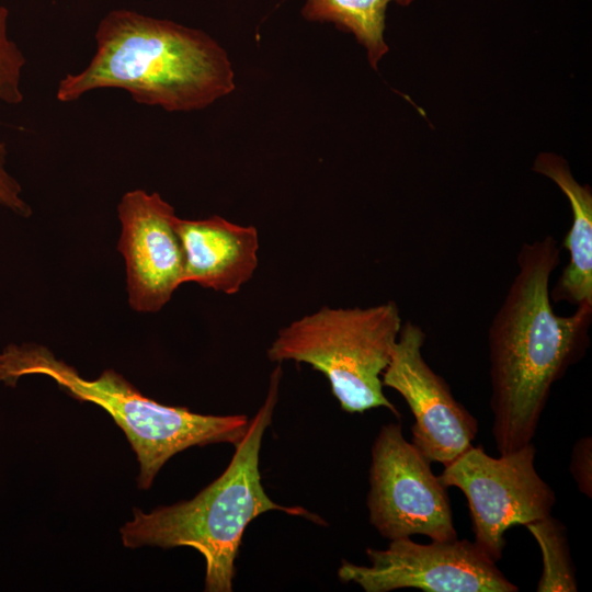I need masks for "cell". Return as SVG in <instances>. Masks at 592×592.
Here are the masks:
<instances>
[{
    "label": "cell",
    "mask_w": 592,
    "mask_h": 592,
    "mask_svg": "<svg viewBox=\"0 0 592 592\" xmlns=\"http://www.w3.org/2000/svg\"><path fill=\"white\" fill-rule=\"evenodd\" d=\"M519 272L488 331L491 434L499 454L532 442L556 382L578 363L590 344L592 305L559 316L549 296L560 262L557 240L548 235L525 242Z\"/></svg>",
    "instance_id": "6da1fadb"
},
{
    "label": "cell",
    "mask_w": 592,
    "mask_h": 592,
    "mask_svg": "<svg viewBox=\"0 0 592 592\" xmlns=\"http://www.w3.org/2000/svg\"><path fill=\"white\" fill-rule=\"evenodd\" d=\"M96 50L78 73H67L56 98L115 88L136 103L168 112L202 110L235 89L226 50L208 34L127 9L110 11L95 32Z\"/></svg>",
    "instance_id": "7a4b0ae2"
},
{
    "label": "cell",
    "mask_w": 592,
    "mask_h": 592,
    "mask_svg": "<svg viewBox=\"0 0 592 592\" xmlns=\"http://www.w3.org/2000/svg\"><path fill=\"white\" fill-rule=\"evenodd\" d=\"M281 377L278 365L271 374L263 405L249 421L225 471L191 500L147 513L133 509V519L119 531L125 547H192L205 560V591L230 592L244 530L257 516L276 510L322 523L303 508L275 503L261 482V443L272 420Z\"/></svg>",
    "instance_id": "3957f363"
},
{
    "label": "cell",
    "mask_w": 592,
    "mask_h": 592,
    "mask_svg": "<svg viewBox=\"0 0 592 592\" xmlns=\"http://www.w3.org/2000/svg\"><path fill=\"white\" fill-rule=\"evenodd\" d=\"M25 375L47 376L75 399L105 410L125 433L136 454L139 464L137 483L145 490L177 453L216 443L236 447L249 425L243 414H201L184 407L157 402L113 369H105L95 379H86L43 345H8L0 353V382L14 387Z\"/></svg>",
    "instance_id": "277c9868"
},
{
    "label": "cell",
    "mask_w": 592,
    "mask_h": 592,
    "mask_svg": "<svg viewBox=\"0 0 592 592\" xmlns=\"http://www.w3.org/2000/svg\"><path fill=\"white\" fill-rule=\"evenodd\" d=\"M402 323L392 300L366 308L323 306L280 329L267 356L273 362L306 363L322 373L345 412L384 407L399 418L384 395L380 376Z\"/></svg>",
    "instance_id": "5b68a950"
},
{
    "label": "cell",
    "mask_w": 592,
    "mask_h": 592,
    "mask_svg": "<svg viewBox=\"0 0 592 592\" xmlns=\"http://www.w3.org/2000/svg\"><path fill=\"white\" fill-rule=\"evenodd\" d=\"M499 457L471 445L439 476L467 499L475 543L493 560L502 558L504 534L551 514L556 494L535 467L533 442Z\"/></svg>",
    "instance_id": "8992f818"
},
{
    "label": "cell",
    "mask_w": 592,
    "mask_h": 592,
    "mask_svg": "<svg viewBox=\"0 0 592 592\" xmlns=\"http://www.w3.org/2000/svg\"><path fill=\"white\" fill-rule=\"evenodd\" d=\"M366 503L371 524L387 539L457 538L446 487L400 423L382 426L374 441Z\"/></svg>",
    "instance_id": "52a82bcc"
},
{
    "label": "cell",
    "mask_w": 592,
    "mask_h": 592,
    "mask_svg": "<svg viewBox=\"0 0 592 592\" xmlns=\"http://www.w3.org/2000/svg\"><path fill=\"white\" fill-rule=\"evenodd\" d=\"M371 566L343 560L339 579L366 592L418 589L424 592H517L475 542L432 540L419 544L410 537L390 540L386 549H366Z\"/></svg>",
    "instance_id": "ba28073f"
},
{
    "label": "cell",
    "mask_w": 592,
    "mask_h": 592,
    "mask_svg": "<svg viewBox=\"0 0 592 592\" xmlns=\"http://www.w3.org/2000/svg\"><path fill=\"white\" fill-rule=\"evenodd\" d=\"M425 340L420 326L403 322L382 382L405 399L413 415L411 443L431 463L446 466L473 445L478 421L424 360Z\"/></svg>",
    "instance_id": "9c48e42d"
},
{
    "label": "cell",
    "mask_w": 592,
    "mask_h": 592,
    "mask_svg": "<svg viewBox=\"0 0 592 592\" xmlns=\"http://www.w3.org/2000/svg\"><path fill=\"white\" fill-rule=\"evenodd\" d=\"M122 225L117 249L126 264L129 306L157 312L183 284L184 254L173 206L157 192H126L117 205Z\"/></svg>",
    "instance_id": "30bf717a"
},
{
    "label": "cell",
    "mask_w": 592,
    "mask_h": 592,
    "mask_svg": "<svg viewBox=\"0 0 592 592\" xmlns=\"http://www.w3.org/2000/svg\"><path fill=\"white\" fill-rule=\"evenodd\" d=\"M184 254L183 283L194 282L227 295L238 293L253 276L259 259V234L218 215L177 218Z\"/></svg>",
    "instance_id": "8fae6325"
},
{
    "label": "cell",
    "mask_w": 592,
    "mask_h": 592,
    "mask_svg": "<svg viewBox=\"0 0 592 592\" xmlns=\"http://www.w3.org/2000/svg\"><path fill=\"white\" fill-rule=\"evenodd\" d=\"M533 169L553 182L567 196L571 207V226L562 241L569 260L554 287L551 301H567L576 307L592 305V191L572 175L568 162L560 156L543 152Z\"/></svg>",
    "instance_id": "7c38bea8"
},
{
    "label": "cell",
    "mask_w": 592,
    "mask_h": 592,
    "mask_svg": "<svg viewBox=\"0 0 592 592\" xmlns=\"http://www.w3.org/2000/svg\"><path fill=\"white\" fill-rule=\"evenodd\" d=\"M414 0H306L303 16L314 22H330L339 30L352 33L367 52L373 69L387 54L384 38L386 11L390 2L407 7Z\"/></svg>",
    "instance_id": "4fadbf2b"
},
{
    "label": "cell",
    "mask_w": 592,
    "mask_h": 592,
    "mask_svg": "<svg viewBox=\"0 0 592 592\" xmlns=\"http://www.w3.org/2000/svg\"><path fill=\"white\" fill-rule=\"evenodd\" d=\"M537 542L543 571L537 592H576L578 582L565 525L548 515L525 525Z\"/></svg>",
    "instance_id": "5bb4252c"
},
{
    "label": "cell",
    "mask_w": 592,
    "mask_h": 592,
    "mask_svg": "<svg viewBox=\"0 0 592 592\" xmlns=\"http://www.w3.org/2000/svg\"><path fill=\"white\" fill-rule=\"evenodd\" d=\"M8 19V9L0 4V101L14 105L24 99L21 79L26 59L9 36Z\"/></svg>",
    "instance_id": "9a60e30c"
},
{
    "label": "cell",
    "mask_w": 592,
    "mask_h": 592,
    "mask_svg": "<svg viewBox=\"0 0 592 592\" xmlns=\"http://www.w3.org/2000/svg\"><path fill=\"white\" fill-rule=\"evenodd\" d=\"M570 474L578 490L588 498L592 497V437L579 439L571 451Z\"/></svg>",
    "instance_id": "2e32d148"
},
{
    "label": "cell",
    "mask_w": 592,
    "mask_h": 592,
    "mask_svg": "<svg viewBox=\"0 0 592 592\" xmlns=\"http://www.w3.org/2000/svg\"><path fill=\"white\" fill-rule=\"evenodd\" d=\"M5 156V146L0 143V204L23 217H29L32 214L31 207L20 195L22 191L20 184L4 168Z\"/></svg>",
    "instance_id": "e0dca14e"
}]
</instances>
